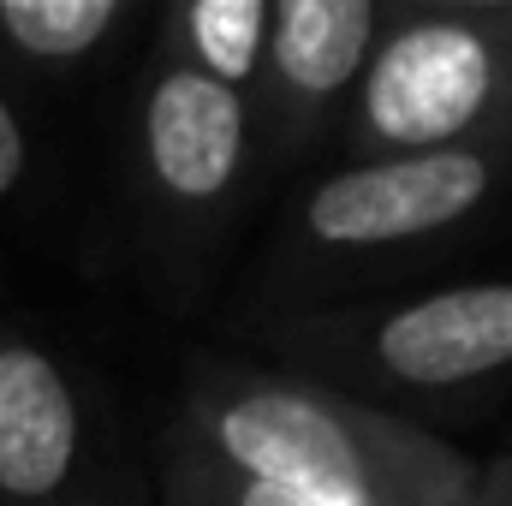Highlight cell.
Wrapping results in <instances>:
<instances>
[{"label": "cell", "instance_id": "5", "mask_svg": "<svg viewBox=\"0 0 512 506\" xmlns=\"http://www.w3.org/2000/svg\"><path fill=\"white\" fill-rule=\"evenodd\" d=\"M143 155L167 197L215 203L245 161V96L197 66H167L143 96Z\"/></svg>", "mask_w": 512, "mask_h": 506}, {"label": "cell", "instance_id": "6", "mask_svg": "<svg viewBox=\"0 0 512 506\" xmlns=\"http://www.w3.org/2000/svg\"><path fill=\"white\" fill-rule=\"evenodd\" d=\"M78 465V393L24 340H0V495L48 501Z\"/></svg>", "mask_w": 512, "mask_h": 506}, {"label": "cell", "instance_id": "7", "mask_svg": "<svg viewBox=\"0 0 512 506\" xmlns=\"http://www.w3.org/2000/svg\"><path fill=\"white\" fill-rule=\"evenodd\" d=\"M387 24L382 0H274L268 12V66L286 102H328L364 78Z\"/></svg>", "mask_w": 512, "mask_h": 506}, {"label": "cell", "instance_id": "12", "mask_svg": "<svg viewBox=\"0 0 512 506\" xmlns=\"http://www.w3.org/2000/svg\"><path fill=\"white\" fill-rule=\"evenodd\" d=\"M471 506H512V459L477 471V495H471Z\"/></svg>", "mask_w": 512, "mask_h": 506}, {"label": "cell", "instance_id": "10", "mask_svg": "<svg viewBox=\"0 0 512 506\" xmlns=\"http://www.w3.org/2000/svg\"><path fill=\"white\" fill-rule=\"evenodd\" d=\"M161 506H322L310 495H292L280 483H256L239 477L191 447H173V465H167V483H161Z\"/></svg>", "mask_w": 512, "mask_h": 506}, {"label": "cell", "instance_id": "1", "mask_svg": "<svg viewBox=\"0 0 512 506\" xmlns=\"http://www.w3.org/2000/svg\"><path fill=\"white\" fill-rule=\"evenodd\" d=\"M179 447L322 506H471L477 495V465L429 429L286 381H209Z\"/></svg>", "mask_w": 512, "mask_h": 506}, {"label": "cell", "instance_id": "9", "mask_svg": "<svg viewBox=\"0 0 512 506\" xmlns=\"http://www.w3.org/2000/svg\"><path fill=\"white\" fill-rule=\"evenodd\" d=\"M120 18V0H0V36L30 60H84Z\"/></svg>", "mask_w": 512, "mask_h": 506}, {"label": "cell", "instance_id": "3", "mask_svg": "<svg viewBox=\"0 0 512 506\" xmlns=\"http://www.w3.org/2000/svg\"><path fill=\"white\" fill-rule=\"evenodd\" d=\"M495 191L489 149H429L376 155L364 167L328 173L304 203V233L328 251H382L459 227Z\"/></svg>", "mask_w": 512, "mask_h": 506}, {"label": "cell", "instance_id": "2", "mask_svg": "<svg viewBox=\"0 0 512 506\" xmlns=\"http://www.w3.org/2000/svg\"><path fill=\"white\" fill-rule=\"evenodd\" d=\"M358 96V126L387 155L489 143L512 126V0L393 6Z\"/></svg>", "mask_w": 512, "mask_h": 506}, {"label": "cell", "instance_id": "4", "mask_svg": "<svg viewBox=\"0 0 512 506\" xmlns=\"http://www.w3.org/2000/svg\"><path fill=\"white\" fill-rule=\"evenodd\" d=\"M370 358L405 387H465L512 370V280H477L417 298L370 328Z\"/></svg>", "mask_w": 512, "mask_h": 506}, {"label": "cell", "instance_id": "11", "mask_svg": "<svg viewBox=\"0 0 512 506\" xmlns=\"http://www.w3.org/2000/svg\"><path fill=\"white\" fill-rule=\"evenodd\" d=\"M24 161H30V149H24V126H18V114L6 108V96H0V197L24 179Z\"/></svg>", "mask_w": 512, "mask_h": 506}, {"label": "cell", "instance_id": "8", "mask_svg": "<svg viewBox=\"0 0 512 506\" xmlns=\"http://www.w3.org/2000/svg\"><path fill=\"white\" fill-rule=\"evenodd\" d=\"M268 12H274V0H191L179 12L191 66L203 78L239 90L268 54Z\"/></svg>", "mask_w": 512, "mask_h": 506}]
</instances>
